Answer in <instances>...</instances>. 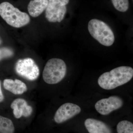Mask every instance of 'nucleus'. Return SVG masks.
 Here are the masks:
<instances>
[{"label":"nucleus","instance_id":"obj_5","mask_svg":"<svg viewBox=\"0 0 133 133\" xmlns=\"http://www.w3.org/2000/svg\"><path fill=\"white\" fill-rule=\"evenodd\" d=\"M88 30L92 37L101 44L109 47L114 42V33L109 25L102 21L91 19L88 22Z\"/></svg>","mask_w":133,"mask_h":133},{"label":"nucleus","instance_id":"obj_16","mask_svg":"<svg viewBox=\"0 0 133 133\" xmlns=\"http://www.w3.org/2000/svg\"><path fill=\"white\" fill-rule=\"evenodd\" d=\"M14 55L13 50L10 48H3L0 49V62L5 58L12 57Z\"/></svg>","mask_w":133,"mask_h":133},{"label":"nucleus","instance_id":"obj_7","mask_svg":"<svg viewBox=\"0 0 133 133\" xmlns=\"http://www.w3.org/2000/svg\"><path fill=\"white\" fill-rule=\"evenodd\" d=\"M9 108L12 116L16 119L30 118L35 113L34 103L26 95L12 97Z\"/></svg>","mask_w":133,"mask_h":133},{"label":"nucleus","instance_id":"obj_1","mask_svg":"<svg viewBox=\"0 0 133 133\" xmlns=\"http://www.w3.org/2000/svg\"><path fill=\"white\" fill-rule=\"evenodd\" d=\"M67 70L66 65L63 59L56 58L49 59L43 71L42 82L39 83L41 93L63 84Z\"/></svg>","mask_w":133,"mask_h":133},{"label":"nucleus","instance_id":"obj_11","mask_svg":"<svg viewBox=\"0 0 133 133\" xmlns=\"http://www.w3.org/2000/svg\"><path fill=\"white\" fill-rule=\"evenodd\" d=\"M84 125L89 133H112L111 129L107 124L95 118L86 119Z\"/></svg>","mask_w":133,"mask_h":133},{"label":"nucleus","instance_id":"obj_4","mask_svg":"<svg viewBox=\"0 0 133 133\" xmlns=\"http://www.w3.org/2000/svg\"><path fill=\"white\" fill-rule=\"evenodd\" d=\"M126 105L125 99L118 95L100 98L95 101L93 107L95 112L102 116H108L118 112Z\"/></svg>","mask_w":133,"mask_h":133},{"label":"nucleus","instance_id":"obj_18","mask_svg":"<svg viewBox=\"0 0 133 133\" xmlns=\"http://www.w3.org/2000/svg\"><path fill=\"white\" fill-rule=\"evenodd\" d=\"M2 43V40L1 38V37H0V45H1V44Z\"/></svg>","mask_w":133,"mask_h":133},{"label":"nucleus","instance_id":"obj_13","mask_svg":"<svg viewBox=\"0 0 133 133\" xmlns=\"http://www.w3.org/2000/svg\"><path fill=\"white\" fill-rule=\"evenodd\" d=\"M15 128L11 119L0 115V133H14Z\"/></svg>","mask_w":133,"mask_h":133},{"label":"nucleus","instance_id":"obj_6","mask_svg":"<svg viewBox=\"0 0 133 133\" xmlns=\"http://www.w3.org/2000/svg\"><path fill=\"white\" fill-rule=\"evenodd\" d=\"M15 70L17 76L32 86L40 76L39 67L31 58L18 59L15 64Z\"/></svg>","mask_w":133,"mask_h":133},{"label":"nucleus","instance_id":"obj_9","mask_svg":"<svg viewBox=\"0 0 133 133\" xmlns=\"http://www.w3.org/2000/svg\"><path fill=\"white\" fill-rule=\"evenodd\" d=\"M70 0H48L45 17L50 22L60 23L64 19Z\"/></svg>","mask_w":133,"mask_h":133},{"label":"nucleus","instance_id":"obj_14","mask_svg":"<svg viewBox=\"0 0 133 133\" xmlns=\"http://www.w3.org/2000/svg\"><path fill=\"white\" fill-rule=\"evenodd\" d=\"M117 133H133L132 122L127 120L119 122L116 127Z\"/></svg>","mask_w":133,"mask_h":133},{"label":"nucleus","instance_id":"obj_17","mask_svg":"<svg viewBox=\"0 0 133 133\" xmlns=\"http://www.w3.org/2000/svg\"><path fill=\"white\" fill-rule=\"evenodd\" d=\"M5 99V97L3 94L2 88V82L0 80V103L3 102Z\"/></svg>","mask_w":133,"mask_h":133},{"label":"nucleus","instance_id":"obj_15","mask_svg":"<svg viewBox=\"0 0 133 133\" xmlns=\"http://www.w3.org/2000/svg\"><path fill=\"white\" fill-rule=\"evenodd\" d=\"M112 3L115 8L121 12H125L129 8V0H111Z\"/></svg>","mask_w":133,"mask_h":133},{"label":"nucleus","instance_id":"obj_12","mask_svg":"<svg viewBox=\"0 0 133 133\" xmlns=\"http://www.w3.org/2000/svg\"><path fill=\"white\" fill-rule=\"evenodd\" d=\"M48 4V0H31L28 6L29 14L32 17H37L45 10Z\"/></svg>","mask_w":133,"mask_h":133},{"label":"nucleus","instance_id":"obj_3","mask_svg":"<svg viewBox=\"0 0 133 133\" xmlns=\"http://www.w3.org/2000/svg\"><path fill=\"white\" fill-rule=\"evenodd\" d=\"M0 16L8 24L15 28L26 26L30 21L27 13L21 12L7 2L0 4Z\"/></svg>","mask_w":133,"mask_h":133},{"label":"nucleus","instance_id":"obj_8","mask_svg":"<svg viewBox=\"0 0 133 133\" xmlns=\"http://www.w3.org/2000/svg\"><path fill=\"white\" fill-rule=\"evenodd\" d=\"M83 111L79 104L72 101H65L59 104L52 111L48 112L53 114L52 118L55 123L61 124L81 114Z\"/></svg>","mask_w":133,"mask_h":133},{"label":"nucleus","instance_id":"obj_10","mask_svg":"<svg viewBox=\"0 0 133 133\" xmlns=\"http://www.w3.org/2000/svg\"><path fill=\"white\" fill-rule=\"evenodd\" d=\"M3 86L14 97L27 95L32 85L22 78H7L3 80Z\"/></svg>","mask_w":133,"mask_h":133},{"label":"nucleus","instance_id":"obj_2","mask_svg":"<svg viewBox=\"0 0 133 133\" xmlns=\"http://www.w3.org/2000/svg\"><path fill=\"white\" fill-rule=\"evenodd\" d=\"M133 69L128 66H118L101 74L97 80V85L102 90H113L125 85L132 80Z\"/></svg>","mask_w":133,"mask_h":133}]
</instances>
